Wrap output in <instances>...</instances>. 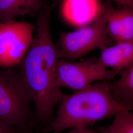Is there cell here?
<instances>
[{
	"label": "cell",
	"instance_id": "obj_1",
	"mask_svg": "<svg viewBox=\"0 0 133 133\" xmlns=\"http://www.w3.org/2000/svg\"><path fill=\"white\" fill-rule=\"evenodd\" d=\"M55 3L38 14L36 34L18 67L33 98L35 126L45 127L54 118L64 93L57 84L58 49L53 41L50 20Z\"/></svg>",
	"mask_w": 133,
	"mask_h": 133
},
{
	"label": "cell",
	"instance_id": "obj_2",
	"mask_svg": "<svg viewBox=\"0 0 133 133\" xmlns=\"http://www.w3.org/2000/svg\"><path fill=\"white\" fill-rule=\"evenodd\" d=\"M59 104L56 115L46 130L53 133H61L68 129L87 128L124 109L114 100L108 81L96 82L84 89L64 94Z\"/></svg>",
	"mask_w": 133,
	"mask_h": 133
},
{
	"label": "cell",
	"instance_id": "obj_3",
	"mask_svg": "<svg viewBox=\"0 0 133 133\" xmlns=\"http://www.w3.org/2000/svg\"><path fill=\"white\" fill-rule=\"evenodd\" d=\"M32 96L19 68H0V119L22 132L32 129Z\"/></svg>",
	"mask_w": 133,
	"mask_h": 133
},
{
	"label": "cell",
	"instance_id": "obj_4",
	"mask_svg": "<svg viewBox=\"0 0 133 133\" xmlns=\"http://www.w3.org/2000/svg\"><path fill=\"white\" fill-rule=\"evenodd\" d=\"M114 43L106 33V21L102 14L90 25L71 32L60 33L56 44L59 59L75 61L95 49L102 50Z\"/></svg>",
	"mask_w": 133,
	"mask_h": 133
},
{
	"label": "cell",
	"instance_id": "obj_5",
	"mask_svg": "<svg viewBox=\"0 0 133 133\" xmlns=\"http://www.w3.org/2000/svg\"><path fill=\"white\" fill-rule=\"evenodd\" d=\"M117 75L103 66L95 57L78 62L63 59L58 61L57 84L60 88L81 90L98 81H111Z\"/></svg>",
	"mask_w": 133,
	"mask_h": 133
},
{
	"label": "cell",
	"instance_id": "obj_6",
	"mask_svg": "<svg viewBox=\"0 0 133 133\" xmlns=\"http://www.w3.org/2000/svg\"><path fill=\"white\" fill-rule=\"evenodd\" d=\"M36 26L26 22L0 23V68L18 66L33 38Z\"/></svg>",
	"mask_w": 133,
	"mask_h": 133
},
{
	"label": "cell",
	"instance_id": "obj_7",
	"mask_svg": "<svg viewBox=\"0 0 133 133\" xmlns=\"http://www.w3.org/2000/svg\"><path fill=\"white\" fill-rule=\"evenodd\" d=\"M102 0H62L63 18L68 24L79 28L93 23L102 15Z\"/></svg>",
	"mask_w": 133,
	"mask_h": 133
},
{
	"label": "cell",
	"instance_id": "obj_8",
	"mask_svg": "<svg viewBox=\"0 0 133 133\" xmlns=\"http://www.w3.org/2000/svg\"><path fill=\"white\" fill-rule=\"evenodd\" d=\"M97 58L106 68H110L117 75L133 65V41L115 43L102 49Z\"/></svg>",
	"mask_w": 133,
	"mask_h": 133
},
{
	"label": "cell",
	"instance_id": "obj_9",
	"mask_svg": "<svg viewBox=\"0 0 133 133\" xmlns=\"http://www.w3.org/2000/svg\"><path fill=\"white\" fill-rule=\"evenodd\" d=\"M44 0H0V23L19 16L38 14L44 8Z\"/></svg>",
	"mask_w": 133,
	"mask_h": 133
},
{
	"label": "cell",
	"instance_id": "obj_10",
	"mask_svg": "<svg viewBox=\"0 0 133 133\" xmlns=\"http://www.w3.org/2000/svg\"><path fill=\"white\" fill-rule=\"evenodd\" d=\"M119 79L108 81L114 100L124 109L133 110V65L121 71Z\"/></svg>",
	"mask_w": 133,
	"mask_h": 133
},
{
	"label": "cell",
	"instance_id": "obj_11",
	"mask_svg": "<svg viewBox=\"0 0 133 133\" xmlns=\"http://www.w3.org/2000/svg\"><path fill=\"white\" fill-rule=\"evenodd\" d=\"M112 123L107 127L98 129L99 133H133V113L121 109L114 115Z\"/></svg>",
	"mask_w": 133,
	"mask_h": 133
},
{
	"label": "cell",
	"instance_id": "obj_12",
	"mask_svg": "<svg viewBox=\"0 0 133 133\" xmlns=\"http://www.w3.org/2000/svg\"><path fill=\"white\" fill-rule=\"evenodd\" d=\"M118 10L122 26V43L133 41V8L123 5Z\"/></svg>",
	"mask_w": 133,
	"mask_h": 133
},
{
	"label": "cell",
	"instance_id": "obj_13",
	"mask_svg": "<svg viewBox=\"0 0 133 133\" xmlns=\"http://www.w3.org/2000/svg\"><path fill=\"white\" fill-rule=\"evenodd\" d=\"M0 133H24L17 129L11 127L0 119Z\"/></svg>",
	"mask_w": 133,
	"mask_h": 133
},
{
	"label": "cell",
	"instance_id": "obj_14",
	"mask_svg": "<svg viewBox=\"0 0 133 133\" xmlns=\"http://www.w3.org/2000/svg\"><path fill=\"white\" fill-rule=\"evenodd\" d=\"M68 133H99L88 128H75L71 129Z\"/></svg>",
	"mask_w": 133,
	"mask_h": 133
},
{
	"label": "cell",
	"instance_id": "obj_15",
	"mask_svg": "<svg viewBox=\"0 0 133 133\" xmlns=\"http://www.w3.org/2000/svg\"><path fill=\"white\" fill-rule=\"evenodd\" d=\"M114 2L122 5V6H127L133 8V0H111Z\"/></svg>",
	"mask_w": 133,
	"mask_h": 133
},
{
	"label": "cell",
	"instance_id": "obj_16",
	"mask_svg": "<svg viewBox=\"0 0 133 133\" xmlns=\"http://www.w3.org/2000/svg\"><path fill=\"white\" fill-rule=\"evenodd\" d=\"M24 133H34L32 129H29L28 130L25 131Z\"/></svg>",
	"mask_w": 133,
	"mask_h": 133
}]
</instances>
